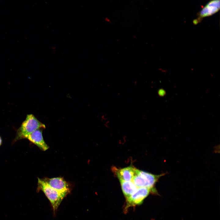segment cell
<instances>
[{
    "label": "cell",
    "mask_w": 220,
    "mask_h": 220,
    "mask_svg": "<svg viewBox=\"0 0 220 220\" xmlns=\"http://www.w3.org/2000/svg\"><path fill=\"white\" fill-rule=\"evenodd\" d=\"M46 128L45 125L39 121L32 114H28L25 120L17 130L13 144L16 141L24 138L37 129Z\"/></svg>",
    "instance_id": "1"
},
{
    "label": "cell",
    "mask_w": 220,
    "mask_h": 220,
    "mask_svg": "<svg viewBox=\"0 0 220 220\" xmlns=\"http://www.w3.org/2000/svg\"><path fill=\"white\" fill-rule=\"evenodd\" d=\"M37 191H42L50 201L54 211L57 210L64 198L68 194L60 192L49 186L43 179L38 178Z\"/></svg>",
    "instance_id": "2"
},
{
    "label": "cell",
    "mask_w": 220,
    "mask_h": 220,
    "mask_svg": "<svg viewBox=\"0 0 220 220\" xmlns=\"http://www.w3.org/2000/svg\"><path fill=\"white\" fill-rule=\"evenodd\" d=\"M161 176L162 174L155 175L136 168L135 174L132 181L138 188H147L151 189L154 193L157 194L154 187Z\"/></svg>",
    "instance_id": "3"
},
{
    "label": "cell",
    "mask_w": 220,
    "mask_h": 220,
    "mask_svg": "<svg viewBox=\"0 0 220 220\" xmlns=\"http://www.w3.org/2000/svg\"><path fill=\"white\" fill-rule=\"evenodd\" d=\"M154 193L151 189L146 187H138L129 197L126 199L125 210L131 207L141 204L150 193Z\"/></svg>",
    "instance_id": "4"
},
{
    "label": "cell",
    "mask_w": 220,
    "mask_h": 220,
    "mask_svg": "<svg viewBox=\"0 0 220 220\" xmlns=\"http://www.w3.org/2000/svg\"><path fill=\"white\" fill-rule=\"evenodd\" d=\"M220 9V0H211L203 7L198 14V17L193 21L198 24L204 17L211 16L218 12Z\"/></svg>",
    "instance_id": "5"
},
{
    "label": "cell",
    "mask_w": 220,
    "mask_h": 220,
    "mask_svg": "<svg viewBox=\"0 0 220 220\" xmlns=\"http://www.w3.org/2000/svg\"><path fill=\"white\" fill-rule=\"evenodd\" d=\"M43 179L49 186L57 191L67 194L70 192L69 184L61 177L46 178Z\"/></svg>",
    "instance_id": "6"
},
{
    "label": "cell",
    "mask_w": 220,
    "mask_h": 220,
    "mask_svg": "<svg viewBox=\"0 0 220 220\" xmlns=\"http://www.w3.org/2000/svg\"><path fill=\"white\" fill-rule=\"evenodd\" d=\"M43 129L40 128L36 130L27 136L25 139L36 145L40 149L45 151L49 148V147L43 138L42 134Z\"/></svg>",
    "instance_id": "7"
},
{
    "label": "cell",
    "mask_w": 220,
    "mask_h": 220,
    "mask_svg": "<svg viewBox=\"0 0 220 220\" xmlns=\"http://www.w3.org/2000/svg\"><path fill=\"white\" fill-rule=\"evenodd\" d=\"M136 169L132 166L120 169H118L116 167L112 168L119 180L126 181H132L135 174Z\"/></svg>",
    "instance_id": "8"
},
{
    "label": "cell",
    "mask_w": 220,
    "mask_h": 220,
    "mask_svg": "<svg viewBox=\"0 0 220 220\" xmlns=\"http://www.w3.org/2000/svg\"><path fill=\"white\" fill-rule=\"evenodd\" d=\"M123 193L126 198L129 197L138 188L132 181L119 180Z\"/></svg>",
    "instance_id": "9"
},
{
    "label": "cell",
    "mask_w": 220,
    "mask_h": 220,
    "mask_svg": "<svg viewBox=\"0 0 220 220\" xmlns=\"http://www.w3.org/2000/svg\"><path fill=\"white\" fill-rule=\"evenodd\" d=\"M158 94L159 96H162L165 95V92L163 90L161 89L159 90Z\"/></svg>",
    "instance_id": "10"
},
{
    "label": "cell",
    "mask_w": 220,
    "mask_h": 220,
    "mask_svg": "<svg viewBox=\"0 0 220 220\" xmlns=\"http://www.w3.org/2000/svg\"><path fill=\"white\" fill-rule=\"evenodd\" d=\"M2 144V140L1 137L0 136V146Z\"/></svg>",
    "instance_id": "11"
}]
</instances>
